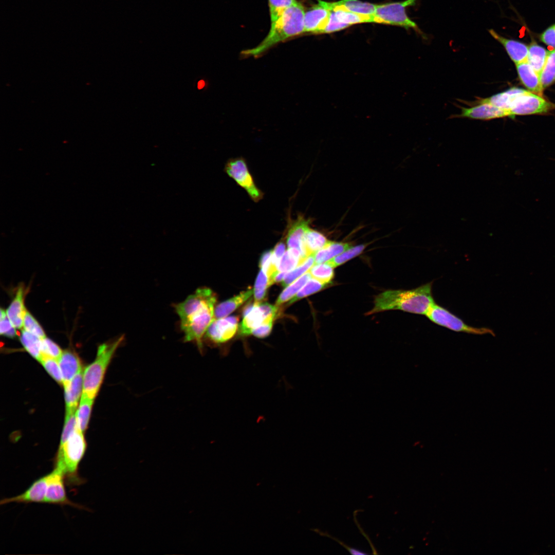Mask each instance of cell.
Here are the masks:
<instances>
[{"label": "cell", "instance_id": "cell-1", "mask_svg": "<svg viewBox=\"0 0 555 555\" xmlns=\"http://www.w3.org/2000/svg\"><path fill=\"white\" fill-rule=\"evenodd\" d=\"M216 300V294L211 289L201 287L174 306L184 334V341L194 342L201 353L203 338L214 319Z\"/></svg>", "mask_w": 555, "mask_h": 555}, {"label": "cell", "instance_id": "cell-2", "mask_svg": "<svg viewBox=\"0 0 555 555\" xmlns=\"http://www.w3.org/2000/svg\"><path fill=\"white\" fill-rule=\"evenodd\" d=\"M432 283L410 290H388L377 295L374 306L366 315L389 310H399L425 315L435 303L432 293Z\"/></svg>", "mask_w": 555, "mask_h": 555}, {"label": "cell", "instance_id": "cell-3", "mask_svg": "<svg viewBox=\"0 0 555 555\" xmlns=\"http://www.w3.org/2000/svg\"><path fill=\"white\" fill-rule=\"evenodd\" d=\"M305 12L302 4L298 2L271 23L267 35L257 46L243 51L242 54L257 57L276 44L304 33Z\"/></svg>", "mask_w": 555, "mask_h": 555}, {"label": "cell", "instance_id": "cell-4", "mask_svg": "<svg viewBox=\"0 0 555 555\" xmlns=\"http://www.w3.org/2000/svg\"><path fill=\"white\" fill-rule=\"evenodd\" d=\"M124 338L121 336L100 345L94 361L83 372V393L89 398L94 399L98 394L107 368Z\"/></svg>", "mask_w": 555, "mask_h": 555}, {"label": "cell", "instance_id": "cell-5", "mask_svg": "<svg viewBox=\"0 0 555 555\" xmlns=\"http://www.w3.org/2000/svg\"><path fill=\"white\" fill-rule=\"evenodd\" d=\"M86 449L83 432L78 425L68 439L60 445L54 465L63 472L64 476L71 483L81 482L78 475L79 465Z\"/></svg>", "mask_w": 555, "mask_h": 555}, {"label": "cell", "instance_id": "cell-6", "mask_svg": "<svg viewBox=\"0 0 555 555\" xmlns=\"http://www.w3.org/2000/svg\"><path fill=\"white\" fill-rule=\"evenodd\" d=\"M416 0L377 5L373 14V23L398 26L406 29L412 28L420 34L422 32L416 23L406 13V8L415 5Z\"/></svg>", "mask_w": 555, "mask_h": 555}, {"label": "cell", "instance_id": "cell-7", "mask_svg": "<svg viewBox=\"0 0 555 555\" xmlns=\"http://www.w3.org/2000/svg\"><path fill=\"white\" fill-rule=\"evenodd\" d=\"M425 316L432 322L455 331L474 335L490 334L494 336L493 331L491 329L471 326L447 309L435 303L431 306Z\"/></svg>", "mask_w": 555, "mask_h": 555}, {"label": "cell", "instance_id": "cell-8", "mask_svg": "<svg viewBox=\"0 0 555 555\" xmlns=\"http://www.w3.org/2000/svg\"><path fill=\"white\" fill-rule=\"evenodd\" d=\"M225 170L230 177L246 191L254 202H258L263 198L264 193L255 185L243 158L230 159L225 165Z\"/></svg>", "mask_w": 555, "mask_h": 555}, {"label": "cell", "instance_id": "cell-9", "mask_svg": "<svg viewBox=\"0 0 555 555\" xmlns=\"http://www.w3.org/2000/svg\"><path fill=\"white\" fill-rule=\"evenodd\" d=\"M555 109V104L539 95L528 91L517 97L508 110L510 117L515 115L542 114Z\"/></svg>", "mask_w": 555, "mask_h": 555}, {"label": "cell", "instance_id": "cell-10", "mask_svg": "<svg viewBox=\"0 0 555 555\" xmlns=\"http://www.w3.org/2000/svg\"><path fill=\"white\" fill-rule=\"evenodd\" d=\"M334 7V2L318 0L305 12L304 33H323Z\"/></svg>", "mask_w": 555, "mask_h": 555}, {"label": "cell", "instance_id": "cell-11", "mask_svg": "<svg viewBox=\"0 0 555 555\" xmlns=\"http://www.w3.org/2000/svg\"><path fill=\"white\" fill-rule=\"evenodd\" d=\"M238 318L231 316L214 319L207 329L205 338L214 345H220L230 340L238 330Z\"/></svg>", "mask_w": 555, "mask_h": 555}, {"label": "cell", "instance_id": "cell-12", "mask_svg": "<svg viewBox=\"0 0 555 555\" xmlns=\"http://www.w3.org/2000/svg\"><path fill=\"white\" fill-rule=\"evenodd\" d=\"M279 306L267 303L254 302L252 309L245 316L240 324L238 335L246 337L260 325L269 316L276 314Z\"/></svg>", "mask_w": 555, "mask_h": 555}, {"label": "cell", "instance_id": "cell-13", "mask_svg": "<svg viewBox=\"0 0 555 555\" xmlns=\"http://www.w3.org/2000/svg\"><path fill=\"white\" fill-rule=\"evenodd\" d=\"M63 471L54 466L53 471L47 474V487L45 503L61 505H69L80 509H85L81 505L70 501L66 495Z\"/></svg>", "mask_w": 555, "mask_h": 555}, {"label": "cell", "instance_id": "cell-14", "mask_svg": "<svg viewBox=\"0 0 555 555\" xmlns=\"http://www.w3.org/2000/svg\"><path fill=\"white\" fill-rule=\"evenodd\" d=\"M47 487V475L35 480L23 493L17 496L5 498L0 501L1 505L10 503H45Z\"/></svg>", "mask_w": 555, "mask_h": 555}, {"label": "cell", "instance_id": "cell-15", "mask_svg": "<svg viewBox=\"0 0 555 555\" xmlns=\"http://www.w3.org/2000/svg\"><path fill=\"white\" fill-rule=\"evenodd\" d=\"M461 117L473 119L488 120L504 117H510L509 112L490 103L479 101L478 104L470 108H462Z\"/></svg>", "mask_w": 555, "mask_h": 555}, {"label": "cell", "instance_id": "cell-16", "mask_svg": "<svg viewBox=\"0 0 555 555\" xmlns=\"http://www.w3.org/2000/svg\"><path fill=\"white\" fill-rule=\"evenodd\" d=\"M309 220L300 216L292 221L288 227L286 242L288 248H295L299 250L303 257L307 256L304 244L305 233L309 227Z\"/></svg>", "mask_w": 555, "mask_h": 555}, {"label": "cell", "instance_id": "cell-17", "mask_svg": "<svg viewBox=\"0 0 555 555\" xmlns=\"http://www.w3.org/2000/svg\"><path fill=\"white\" fill-rule=\"evenodd\" d=\"M491 35L505 48L510 59L515 65L526 61L528 53V46L515 40L504 38L493 29H489Z\"/></svg>", "mask_w": 555, "mask_h": 555}, {"label": "cell", "instance_id": "cell-18", "mask_svg": "<svg viewBox=\"0 0 555 555\" xmlns=\"http://www.w3.org/2000/svg\"><path fill=\"white\" fill-rule=\"evenodd\" d=\"M58 361L64 387L82 370L81 362L78 356L70 350L63 351Z\"/></svg>", "mask_w": 555, "mask_h": 555}, {"label": "cell", "instance_id": "cell-19", "mask_svg": "<svg viewBox=\"0 0 555 555\" xmlns=\"http://www.w3.org/2000/svg\"><path fill=\"white\" fill-rule=\"evenodd\" d=\"M519 77L528 90L542 96L544 88L541 84L540 75L533 69L527 61L516 65Z\"/></svg>", "mask_w": 555, "mask_h": 555}, {"label": "cell", "instance_id": "cell-20", "mask_svg": "<svg viewBox=\"0 0 555 555\" xmlns=\"http://www.w3.org/2000/svg\"><path fill=\"white\" fill-rule=\"evenodd\" d=\"M24 298V287L21 285L17 288L14 298L6 310L8 318L17 329L23 328L24 317L27 310L25 307Z\"/></svg>", "mask_w": 555, "mask_h": 555}, {"label": "cell", "instance_id": "cell-21", "mask_svg": "<svg viewBox=\"0 0 555 555\" xmlns=\"http://www.w3.org/2000/svg\"><path fill=\"white\" fill-rule=\"evenodd\" d=\"M253 293V289H250L219 304L215 307L214 319L227 317L248 300Z\"/></svg>", "mask_w": 555, "mask_h": 555}, {"label": "cell", "instance_id": "cell-22", "mask_svg": "<svg viewBox=\"0 0 555 555\" xmlns=\"http://www.w3.org/2000/svg\"><path fill=\"white\" fill-rule=\"evenodd\" d=\"M66 409H76L83 390V372L78 373L64 387Z\"/></svg>", "mask_w": 555, "mask_h": 555}, {"label": "cell", "instance_id": "cell-23", "mask_svg": "<svg viewBox=\"0 0 555 555\" xmlns=\"http://www.w3.org/2000/svg\"><path fill=\"white\" fill-rule=\"evenodd\" d=\"M527 90L513 87L503 92L494 95L480 101L486 102L508 112L512 102L517 97L525 93Z\"/></svg>", "mask_w": 555, "mask_h": 555}, {"label": "cell", "instance_id": "cell-24", "mask_svg": "<svg viewBox=\"0 0 555 555\" xmlns=\"http://www.w3.org/2000/svg\"><path fill=\"white\" fill-rule=\"evenodd\" d=\"M350 247L351 245L350 243L330 241L323 248L313 254L314 264L327 262Z\"/></svg>", "mask_w": 555, "mask_h": 555}, {"label": "cell", "instance_id": "cell-25", "mask_svg": "<svg viewBox=\"0 0 555 555\" xmlns=\"http://www.w3.org/2000/svg\"><path fill=\"white\" fill-rule=\"evenodd\" d=\"M335 7L353 13L372 15L376 11L377 5L359 0H340L334 2Z\"/></svg>", "mask_w": 555, "mask_h": 555}, {"label": "cell", "instance_id": "cell-26", "mask_svg": "<svg viewBox=\"0 0 555 555\" xmlns=\"http://www.w3.org/2000/svg\"><path fill=\"white\" fill-rule=\"evenodd\" d=\"M330 241L322 233L309 227L304 237V244L307 256L314 254L323 248Z\"/></svg>", "mask_w": 555, "mask_h": 555}, {"label": "cell", "instance_id": "cell-27", "mask_svg": "<svg viewBox=\"0 0 555 555\" xmlns=\"http://www.w3.org/2000/svg\"><path fill=\"white\" fill-rule=\"evenodd\" d=\"M547 54L548 51L535 42H532L528 46L527 61L540 76L545 64Z\"/></svg>", "mask_w": 555, "mask_h": 555}, {"label": "cell", "instance_id": "cell-28", "mask_svg": "<svg viewBox=\"0 0 555 555\" xmlns=\"http://www.w3.org/2000/svg\"><path fill=\"white\" fill-rule=\"evenodd\" d=\"M20 339L25 350L33 358L40 361L42 356V339L24 329L22 330Z\"/></svg>", "mask_w": 555, "mask_h": 555}, {"label": "cell", "instance_id": "cell-29", "mask_svg": "<svg viewBox=\"0 0 555 555\" xmlns=\"http://www.w3.org/2000/svg\"><path fill=\"white\" fill-rule=\"evenodd\" d=\"M94 400L82 393L79 408L76 412L78 427L82 432H84L87 428Z\"/></svg>", "mask_w": 555, "mask_h": 555}, {"label": "cell", "instance_id": "cell-30", "mask_svg": "<svg viewBox=\"0 0 555 555\" xmlns=\"http://www.w3.org/2000/svg\"><path fill=\"white\" fill-rule=\"evenodd\" d=\"M311 276L308 271L285 288L278 297L276 306L289 301L305 285Z\"/></svg>", "mask_w": 555, "mask_h": 555}, {"label": "cell", "instance_id": "cell-31", "mask_svg": "<svg viewBox=\"0 0 555 555\" xmlns=\"http://www.w3.org/2000/svg\"><path fill=\"white\" fill-rule=\"evenodd\" d=\"M305 259L298 249L288 248L280 261L279 272H289L297 267Z\"/></svg>", "mask_w": 555, "mask_h": 555}, {"label": "cell", "instance_id": "cell-32", "mask_svg": "<svg viewBox=\"0 0 555 555\" xmlns=\"http://www.w3.org/2000/svg\"><path fill=\"white\" fill-rule=\"evenodd\" d=\"M333 10L337 18L349 26L360 23H373V15L360 14L337 8Z\"/></svg>", "mask_w": 555, "mask_h": 555}, {"label": "cell", "instance_id": "cell-33", "mask_svg": "<svg viewBox=\"0 0 555 555\" xmlns=\"http://www.w3.org/2000/svg\"><path fill=\"white\" fill-rule=\"evenodd\" d=\"M334 268L327 262H325L314 264L308 271L313 278L330 285L334 278Z\"/></svg>", "mask_w": 555, "mask_h": 555}, {"label": "cell", "instance_id": "cell-34", "mask_svg": "<svg viewBox=\"0 0 555 555\" xmlns=\"http://www.w3.org/2000/svg\"><path fill=\"white\" fill-rule=\"evenodd\" d=\"M540 76L544 89L555 82V49L548 51L546 62Z\"/></svg>", "mask_w": 555, "mask_h": 555}, {"label": "cell", "instance_id": "cell-35", "mask_svg": "<svg viewBox=\"0 0 555 555\" xmlns=\"http://www.w3.org/2000/svg\"><path fill=\"white\" fill-rule=\"evenodd\" d=\"M314 264L313 254L307 256L300 265L288 272L282 281V285L286 287L293 282L295 280L307 272Z\"/></svg>", "mask_w": 555, "mask_h": 555}, {"label": "cell", "instance_id": "cell-36", "mask_svg": "<svg viewBox=\"0 0 555 555\" xmlns=\"http://www.w3.org/2000/svg\"><path fill=\"white\" fill-rule=\"evenodd\" d=\"M329 285L323 283L314 278L310 279L305 285L290 299L288 304H291L304 297L317 292L328 287Z\"/></svg>", "mask_w": 555, "mask_h": 555}, {"label": "cell", "instance_id": "cell-37", "mask_svg": "<svg viewBox=\"0 0 555 555\" xmlns=\"http://www.w3.org/2000/svg\"><path fill=\"white\" fill-rule=\"evenodd\" d=\"M366 247V245L361 244L350 247L342 253L327 261L334 268L339 266L353 258L361 254Z\"/></svg>", "mask_w": 555, "mask_h": 555}, {"label": "cell", "instance_id": "cell-38", "mask_svg": "<svg viewBox=\"0 0 555 555\" xmlns=\"http://www.w3.org/2000/svg\"><path fill=\"white\" fill-rule=\"evenodd\" d=\"M297 2V0H268L271 23L275 21L288 8Z\"/></svg>", "mask_w": 555, "mask_h": 555}, {"label": "cell", "instance_id": "cell-39", "mask_svg": "<svg viewBox=\"0 0 555 555\" xmlns=\"http://www.w3.org/2000/svg\"><path fill=\"white\" fill-rule=\"evenodd\" d=\"M270 286L266 272L261 269L256 278L253 293L255 301L261 302L266 297L267 289Z\"/></svg>", "mask_w": 555, "mask_h": 555}, {"label": "cell", "instance_id": "cell-40", "mask_svg": "<svg viewBox=\"0 0 555 555\" xmlns=\"http://www.w3.org/2000/svg\"><path fill=\"white\" fill-rule=\"evenodd\" d=\"M39 362L57 382L63 384L61 368L57 359L43 355Z\"/></svg>", "mask_w": 555, "mask_h": 555}, {"label": "cell", "instance_id": "cell-41", "mask_svg": "<svg viewBox=\"0 0 555 555\" xmlns=\"http://www.w3.org/2000/svg\"><path fill=\"white\" fill-rule=\"evenodd\" d=\"M66 410L65 423L60 445L63 444L68 439L77 426L76 409Z\"/></svg>", "mask_w": 555, "mask_h": 555}, {"label": "cell", "instance_id": "cell-42", "mask_svg": "<svg viewBox=\"0 0 555 555\" xmlns=\"http://www.w3.org/2000/svg\"><path fill=\"white\" fill-rule=\"evenodd\" d=\"M23 328L26 331L34 335L41 339L45 337V332L34 317L27 310L25 314Z\"/></svg>", "mask_w": 555, "mask_h": 555}, {"label": "cell", "instance_id": "cell-43", "mask_svg": "<svg viewBox=\"0 0 555 555\" xmlns=\"http://www.w3.org/2000/svg\"><path fill=\"white\" fill-rule=\"evenodd\" d=\"M41 350L42 356L50 357L58 360L63 352L59 345L46 337L41 339Z\"/></svg>", "mask_w": 555, "mask_h": 555}, {"label": "cell", "instance_id": "cell-44", "mask_svg": "<svg viewBox=\"0 0 555 555\" xmlns=\"http://www.w3.org/2000/svg\"><path fill=\"white\" fill-rule=\"evenodd\" d=\"M0 333L7 337L13 338L16 336V328L8 318L6 311L1 309Z\"/></svg>", "mask_w": 555, "mask_h": 555}, {"label": "cell", "instance_id": "cell-45", "mask_svg": "<svg viewBox=\"0 0 555 555\" xmlns=\"http://www.w3.org/2000/svg\"><path fill=\"white\" fill-rule=\"evenodd\" d=\"M276 315L272 314L267 317L260 325L252 331L251 335L259 338H263L268 336L271 331Z\"/></svg>", "mask_w": 555, "mask_h": 555}, {"label": "cell", "instance_id": "cell-46", "mask_svg": "<svg viewBox=\"0 0 555 555\" xmlns=\"http://www.w3.org/2000/svg\"><path fill=\"white\" fill-rule=\"evenodd\" d=\"M349 26L340 22L336 17L334 10L330 13L327 24L323 33H330L344 29Z\"/></svg>", "mask_w": 555, "mask_h": 555}, {"label": "cell", "instance_id": "cell-47", "mask_svg": "<svg viewBox=\"0 0 555 555\" xmlns=\"http://www.w3.org/2000/svg\"><path fill=\"white\" fill-rule=\"evenodd\" d=\"M540 40L547 45L555 49V24L550 26L541 34Z\"/></svg>", "mask_w": 555, "mask_h": 555}, {"label": "cell", "instance_id": "cell-48", "mask_svg": "<svg viewBox=\"0 0 555 555\" xmlns=\"http://www.w3.org/2000/svg\"><path fill=\"white\" fill-rule=\"evenodd\" d=\"M273 250H267L263 252L262 254L259 261V266L265 271L266 272L269 266L271 257L272 255Z\"/></svg>", "mask_w": 555, "mask_h": 555}, {"label": "cell", "instance_id": "cell-49", "mask_svg": "<svg viewBox=\"0 0 555 555\" xmlns=\"http://www.w3.org/2000/svg\"><path fill=\"white\" fill-rule=\"evenodd\" d=\"M287 272H279L274 276L273 280V284L274 283H279L283 280Z\"/></svg>", "mask_w": 555, "mask_h": 555}, {"label": "cell", "instance_id": "cell-50", "mask_svg": "<svg viewBox=\"0 0 555 555\" xmlns=\"http://www.w3.org/2000/svg\"><path fill=\"white\" fill-rule=\"evenodd\" d=\"M205 85V82L203 80H200L198 82L197 87L198 89H201Z\"/></svg>", "mask_w": 555, "mask_h": 555}]
</instances>
